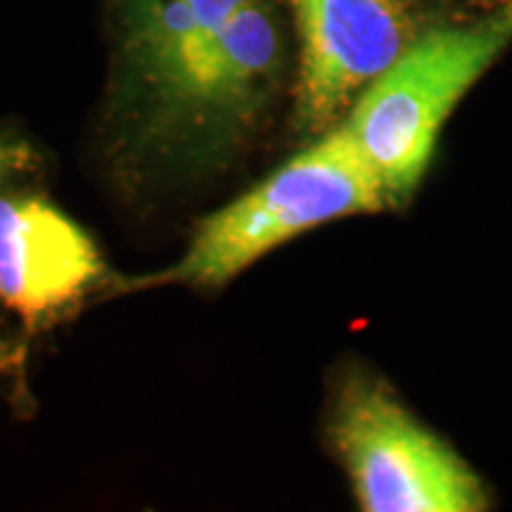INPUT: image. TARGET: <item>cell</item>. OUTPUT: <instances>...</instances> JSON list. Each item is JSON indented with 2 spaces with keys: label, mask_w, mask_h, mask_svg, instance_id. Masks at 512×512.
Wrapping results in <instances>:
<instances>
[{
  "label": "cell",
  "mask_w": 512,
  "mask_h": 512,
  "mask_svg": "<svg viewBox=\"0 0 512 512\" xmlns=\"http://www.w3.org/2000/svg\"><path fill=\"white\" fill-rule=\"evenodd\" d=\"M332 444L368 512H477L482 482L444 441L422 427L387 384L351 375L339 389Z\"/></svg>",
  "instance_id": "3"
},
{
  "label": "cell",
  "mask_w": 512,
  "mask_h": 512,
  "mask_svg": "<svg viewBox=\"0 0 512 512\" xmlns=\"http://www.w3.org/2000/svg\"><path fill=\"white\" fill-rule=\"evenodd\" d=\"M299 34L294 119L306 133L339 124L358 95L415 41L406 0H283Z\"/></svg>",
  "instance_id": "4"
},
{
  "label": "cell",
  "mask_w": 512,
  "mask_h": 512,
  "mask_svg": "<svg viewBox=\"0 0 512 512\" xmlns=\"http://www.w3.org/2000/svg\"><path fill=\"white\" fill-rule=\"evenodd\" d=\"M105 273L91 235L41 197H0V302L27 323L72 306Z\"/></svg>",
  "instance_id": "5"
},
{
  "label": "cell",
  "mask_w": 512,
  "mask_h": 512,
  "mask_svg": "<svg viewBox=\"0 0 512 512\" xmlns=\"http://www.w3.org/2000/svg\"><path fill=\"white\" fill-rule=\"evenodd\" d=\"M31 164H34V152L27 145L0 138V181L17 171L29 169Z\"/></svg>",
  "instance_id": "9"
},
{
  "label": "cell",
  "mask_w": 512,
  "mask_h": 512,
  "mask_svg": "<svg viewBox=\"0 0 512 512\" xmlns=\"http://www.w3.org/2000/svg\"><path fill=\"white\" fill-rule=\"evenodd\" d=\"M283 67V36L266 0H245L159 110L192 131H238L264 105Z\"/></svg>",
  "instance_id": "6"
},
{
  "label": "cell",
  "mask_w": 512,
  "mask_h": 512,
  "mask_svg": "<svg viewBox=\"0 0 512 512\" xmlns=\"http://www.w3.org/2000/svg\"><path fill=\"white\" fill-rule=\"evenodd\" d=\"M387 207L380 178L337 124L259 185L211 214L157 283L219 287L306 230Z\"/></svg>",
  "instance_id": "2"
},
{
  "label": "cell",
  "mask_w": 512,
  "mask_h": 512,
  "mask_svg": "<svg viewBox=\"0 0 512 512\" xmlns=\"http://www.w3.org/2000/svg\"><path fill=\"white\" fill-rule=\"evenodd\" d=\"M124 48L159 107L181 86L219 31H209L185 0H121Z\"/></svg>",
  "instance_id": "7"
},
{
  "label": "cell",
  "mask_w": 512,
  "mask_h": 512,
  "mask_svg": "<svg viewBox=\"0 0 512 512\" xmlns=\"http://www.w3.org/2000/svg\"><path fill=\"white\" fill-rule=\"evenodd\" d=\"M209 31H219L245 0H185Z\"/></svg>",
  "instance_id": "8"
},
{
  "label": "cell",
  "mask_w": 512,
  "mask_h": 512,
  "mask_svg": "<svg viewBox=\"0 0 512 512\" xmlns=\"http://www.w3.org/2000/svg\"><path fill=\"white\" fill-rule=\"evenodd\" d=\"M510 41L512 0H503L467 22L418 36L358 95L339 124L380 178L387 204L411 200L448 114Z\"/></svg>",
  "instance_id": "1"
}]
</instances>
